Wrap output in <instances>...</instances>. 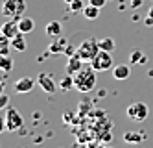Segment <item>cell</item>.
I'll return each mask as SVG.
<instances>
[{
  "instance_id": "obj_1",
  "label": "cell",
  "mask_w": 153,
  "mask_h": 148,
  "mask_svg": "<svg viewBox=\"0 0 153 148\" xmlns=\"http://www.w3.org/2000/svg\"><path fill=\"white\" fill-rule=\"evenodd\" d=\"M96 85V71L92 67H83V69L74 76V87L79 91V93H91Z\"/></svg>"
},
{
  "instance_id": "obj_2",
  "label": "cell",
  "mask_w": 153,
  "mask_h": 148,
  "mask_svg": "<svg viewBox=\"0 0 153 148\" xmlns=\"http://www.w3.org/2000/svg\"><path fill=\"white\" fill-rule=\"evenodd\" d=\"M26 13V0H4L2 4V15L11 19V20H19L22 19V15Z\"/></svg>"
},
{
  "instance_id": "obj_3",
  "label": "cell",
  "mask_w": 153,
  "mask_h": 148,
  "mask_svg": "<svg viewBox=\"0 0 153 148\" xmlns=\"http://www.w3.org/2000/svg\"><path fill=\"white\" fill-rule=\"evenodd\" d=\"M98 52H100V44H98L96 39H85L79 47L76 48V54H78L85 63H91Z\"/></svg>"
},
{
  "instance_id": "obj_4",
  "label": "cell",
  "mask_w": 153,
  "mask_h": 148,
  "mask_svg": "<svg viewBox=\"0 0 153 148\" xmlns=\"http://www.w3.org/2000/svg\"><path fill=\"white\" fill-rule=\"evenodd\" d=\"M113 56L111 52H105V50H100L96 56H94V59L91 61V67L96 71V72H103V71H109L113 67Z\"/></svg>"
},
{
  "instance_id": "obj_5",
  "label": "cell",
  "mask_w": 153,
  "mask_h": 148,
  "mask_svg": "<svg viewBox=\"0 0 153 148\" xmlns=\"http://www.w3.org/2000/svg\"><path fill=\"white\" fill-rule=\"evenodd\" d=\"M148 113H149V109L144 102H133V104L127 107L126 115H127V119L135 120V122H144L148 119Z\"/></svg>"
},
{
  "instance_id": "obj_6",
  "label": "cell",
  "mask_w": 153,
  "mask_h": 148,
  "mask_svg": "<svg viewBox=\"0 0 153 148\" xmlns=\"http://www.w3.org/2000/svg\"><path fill=\"white\" fill-rule=\"evenodd\" d=\"M6 126H7L9 131L20 130V128L24 126V119L20 117V113H19L15 107H11V106L6 109Z\"/></svg>"
},
{
  "instance_id": "obj_7",
  "label": "cell",
  "mask_w": 153,
  "mask_h": 148,
  "mask_svg": "<svg viewBox=\"0 0 153 148\" xmlns=\"http://www.w3.org/2000/svg\"><path fill=\"white\" fill-rule=\"evenodd\" d=\"M37 83H39V87L45 91V93H48V95H52V93H56V91H57L56 80H53L48 72H39V74H37Z\"/></svg>"
},
{
  "instance_id": "obj_8",
  "label": "cell",
  "mask_w": 153,
  "mask_h": 148,
  "mask_svg": "<svg viewBox=\"0 0 153 148\" xmlns=\"http://www.w3.org/2000/svg\"><path fill=\"white\" fill-rule=\"evenodd\" d=\"M85 61L79 58V56L78 54H74V56H70V58H68V61H67V67H65V72H67V74H70V76H76V74H78L81 69H83V65Z\"/></svg>"
},
{
  "instance_id": "obj_9",
  "label": "cell",
  "mask_w": 153,
  "mask_h": 148,
  "mask_svg": "<svg viewBox=\"0 0 153 148\" xmlns=\"http://www.w3.org/2000/svg\"><path fill=\"white\" fill-rule=\"evenodd\" d=\"M33 87H35V80L30 78V76H22V78H19L15 82V91L20 93V95H22V93H30Z\"/></svg>"
},
{
  "instance_id": "obj_10",
  "label": "cell",
  "mask_w": 153,
  "mask_h": 148,
  "mask_svg": "<svg viewBox=\"0 0 153 148\" xmlns=\"http://www.w3.org/2000/svg\"><path fill=\"white\" fill-rule=\"evenodd\" d=\"M0 32H2L7 39H13L17 33H20V30H19V20H11V19H9L7 22H4V24L0 26Z\"/></svg>"
},
{
  "instance_id": "obj_11",
  "label": "cell",
  "mask_w": 153,
  "mask_h": 148,
  "mask_svg": "<svg viewBox=\"0 0 153 148\" xmlns=\"http://www.w3.org/2000/svg\"><path fill=\"white\" fill-rule=\"evenodd\" d=\"M26 33H22V32H20V33H17V35L11 39V48L13 50H17V52H24L26 48H28V43H26Z\"/></svg>"
},
{
  "instance_id": "obj_12",
  "label": "cell",
  "mask_w": 153,
  "mask_h": 148,
  "mask_svg": "<svg viewBox=\"0 0 153 148\" xmlns=\"http://www.w3.org/2000/svg\"><path fill=\"white\" fill-rule=\"evenodd\" d=\"M45 32H46V35H48V37L57 39V37L61 35V32H63L61 22H57V20H50L48 24H46V28H45Z\"/></svg>"
},
{
  "instance_id": "obj_13",
  "label": "cell",
  "mask_w": 153,
  "mask_h": 148,
  "mask_svg": "<svg viewBox=\"0 0 153 148\" xmlns=\"http://www.w3.org/2000/svg\"><path fill=\"white\" fill-rule=\"evenodd\" d=\"M129 76H131L129 65H116L113 69V78H116V80H127Z\"/></svg>"
},
{
  "instance_id": "obj_14",
  "label": "cell",
  "mask_w": 153,
  "mask_h": 148,
  "mask_svg": "<svg viewBox=\"0 0 153 148\" xmlns=\"http://www.w3.org/2000/svg\"><path fill=\"white\" fill-rule=\"evenodd\" d=\"M19 30L22 32V33H31V32L35 30V20H33V19H30V17L19 19Z\"/></svg>"
},
{
  "instance_id": "obj_15",
  "label": "cell",
  "mask_w": 153,
  "mask_h": 148,
  "mask_svg": "<svg viewBox=\"0 0 153 148\" xmlns=\"http://www.w3.org/2000/svg\"><path fill=\"white\" fill-rule=\"evenodd\" d=\"M67 39H56L52 44H50V48L48 52L50 54H65V48H67Z\"/></svg>"
},
{
  "instance_id": "obj_16",
  "label": "cell",
  "mask_w": 153,
  "mask_h": 148,
  "mask_svg": "<svg viewBox=\"0 0 153 148\" xmlns=\"http://www.w3.org/2000/svg\"><path fill=\"white\" fill-rule=\"evenodd\" d=\"M144 139H146V137H144L140 131H126V133H124V141L129 143V144H138V143H142Z\"/></svg>"
},
{
  "instance_id": "obj_17",
  "label": "cell",
  "mask_w": 153,
  "mask_h": 148,
  "mask_svg": "<svg viewBox=\"0 0 153 148\" xmlns=\"http://www.w3.org/2000/svg\"><path fill=\"white\" fill-rule=\"evenodd\" d=\"M83 17H85V19H89V20H96L98 17H100V8L87 4V6L83 8Z\"/></svg>"
},
{
  "instance_id": "obj_18",
  "label": "cell",
  "mask_w": 153,
  "mask_h": 148,
  "mask_svg": "<svg viewBox=\"0 0 153 148\" xmlns=\"http://www.w3.org/2000/svg\"><path fill=\"white\" fill-rule=\"evenodd\" d=\"M98 44H100V50H105V52H113L114 47H116L113 37H102V39H98Z\"/></svg>"
},
{
  "instance_id": "obj_19",
  "label": "cell",
  "mask_w": 153,
  "mask_h": 148,
  "mask_svg": "<svg viewBox=\"0 0 153 148\" xmlns=\"http://www.w3.org/2000/svg\"><path fill=\"white\" fill-rule=\"evenodd\" d=\"M11 69H13V59L9 56H0V71L9 72Z\"/></svg>"
},
{
  "instance_id": "obj_20",
  "label": "cell",
  "mask_w": 153,
  "mask_h": 148,
  "mask_svg": "<svg viewBox=\"0 0 153 148\" xmlns=\"http://www.w3.org/2000/svg\"><path fill=\"white\" fill-rule=\"evenodd\" d=\"M59 87L63 89V91H70L72 87H74V76H70V74H67L61 82H59Z\"/></svg>"
},
{
  "instance_id": "obj_21",
  "label": "cell",
  "mask_w": 153,
  "mask_h": 148,
  "mask_svg": "<svg viewBox=\"0 0 153 148\" xmlns=\"http://www.w3.org/2000/svg\"><path fill=\"white\" fill-rule=\"evenodd\" d=\"M129 61H131V63H146V56L142 54L140 50H135L133 54H131Z\"/></svg>"
},
{
  "instance_id": "obj_22",
  "label": "cell",
  "mask_w": 153,
  "mask_h": 148,
  "mask_svg": "<svg viewBox=\"0 0 153 148\" xmlns=\"http://www.w3.org/2000/svg\"><path fill=\"white\" fill-rule=\"evenodd\" d=\"M70 6V11H74V13H78V11H83V0H72V2L68 4Z\"/></svg>"
},
{
  "instance_id": "obj_23",
  "label": "cell",
  "mask_w": 153,
  "mask_h": 148,
  "mask_svg": "<svg viewBox=\"0 0 153 148\" xmlns=\"http://www.w3.org/2000/svg\"><path fill=\"white\" fill-rule=\"evenodd\" d=\"M7 107H9V96L4 93V95H0V111L7 109Z\"/></svg>"
},
{
  "instance_id": "obj_24",
  "label": "cell",
  "mask_w": 153,
  "mask_h": 148,
  "mask_svg": "<svg viewBox=\"0 0 153 148\" xmlns=\"http://www.w3.org/2000/svg\"><path fill=\"white\" fill-rule=\"evenodd\" d=\"M89 4H91V6H96V8H100V9H102V8L107 4V0H89Z\"/></svg>"
},
{
  "instance_id": "obj_25",
  "label": "cell",
  "mask_w": 153,
  "mask_h": 148,
  "mask_svg": "<svg viewBox=\"0 0 153 148\" xmlns=\"http://www.w3.org/2000/svg\"><path fill=\"white\" fill-rule=\"evenodd\" d=\"M142 2H144V0H129V6L133 8V9H137V8L142 6Z\"/></svg>"
},
{
  "instance_id": "obj_26",
  "label": "cell",
  "mask_w": 153,
  "mask_h": 148,
  "mask_svg": "<svg viewBox=\"0 0 153 148\" xmlns=\"http://www.w3.org/2000/svg\"><path fill=\"white\" fill-rule=\"evenodd\" d=\"M4 130H7V126H6V117H0V133H2Z\"/></svg>"
},
{
  "instance_id": "obj_27",
  "label": "cell",
  "mask_w": 153,
  "mask_h": 148,
  "mask_svg": "<svg viewBox=\"0 0 153 148\" xmlns=\"http://www.w3.org/2000/svg\"><path fill=\"white\" fill-rule=\"evenodd\" d=\"M65 54H67V56H74V54H76V50L70 47V44H67V48H65Z\"/></svg>"
},
{
  "instance_id": "obj_28",
  "label": "cell",
  "mask_w": 153,
  "mask_h": 148,
  "mask_svg": "<svg viewBox=\"0 0 153 148\" xmlns=\"http://www.w3.org/2000/svg\"><path fill=\"white\" fill-rule=\"evenodd\" d=\"M144 24H146V26H153V19H151L149 15H148V17L144 19Z\"/></svg>"
},
{
  "instance_id": "obj_29",
  "label": "cell",
  "mask_w": 153,
  "mask_h": 148,
  "mask_svg": "<svg viewBox=\"0 0 153 148\" xmlns=\"http://www.w3.org/2000/svg\"><path fill=\"white\" fill-rule=\"evenodd\" d=\"M148 15H149V17H151V19H153V6H151V8H149V9H148Z\"/></svg>"
},
{
  "instance_id": "obj_30",
  "label": "cell",
  "mask_w": 153,
  "mask_h": 148,
  "mask_svg": "<svg viewBox=\"0 0 153 148\" xmlns=\"http://www.w3.org/2000/svg\"><path fill=\"white\" fill-rule=\"evenodd\" d=\"M0 95H4V83L0 82Z\"/></svg>"
},
{
  "instance_id": "obj_31",
  "label": "cell",
  "mask_w": 153,
  "mask_h": 148,
  "mask_svg": "<svg viewBox=\"0 0 153 148\" xmlns=\"http://www.w3.org/2000/svg\"><path fill=\"white\" fill-rule=\"evenodd\" d=\"M91 148H105V146H103V144H92Z\"/></svg>"
},
{
  "instance_id": "obj_32",
  "label": "cell",
  "mask_w": 153,
  "mask_h": 148,
  "mask_svg": "<svg viewBox=\"0 0 153 148\" xmlns=\"http://www.w3.org/2000/svg\"><path fill=\"white\" fill-rule=\"evenodd\" d=\"M65 2H67V4H70V2H72V0H65Z\"/></svg>"
},
{
  "instance_id": "obj_33",
  "label": "cell",
  "mask_w": 153,
  "mask_h": 148,
  "mask_svg": "<svg viewBox=\"0 0 153 148\" xmlns=\"http://www.w3.org/2000/svg\"><path fill=\"white\" fill-rule=\"evenodd\" d=\"M105 148H113V146H105Z\"/></svg>"
}]
</instances>
